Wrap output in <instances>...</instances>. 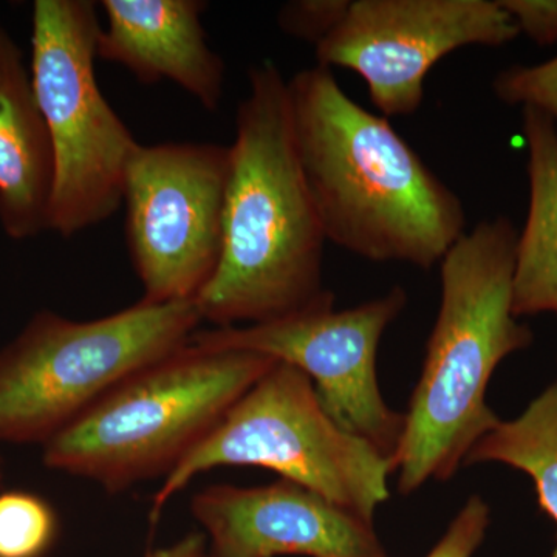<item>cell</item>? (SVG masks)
Wrapping results in <instances>:
<instances>
[{"label":"cell","instance_id":"cell-3","mask_svg":"<svg viewBox=\"0 0 557 557\" xmlns=\"http://www.w3.org/2000/svg\"><path fill=\"white\" fill-rule=\"evenodd\" d=\"M519 233L508 218L480 222L440 262L442 300L410 397L394 474L405 496L445 482L500 418L486 391L498 364L533 344L512 311Z\"/></svg>","mask_w":557,"mask_h":557},{"label":"cell","instance_id":"cell-18","mask_svg":"<svg viewBox=\"0 0 557 557\" xmlns=\"http://www.w3.org/2000/svg\"><path fill=\"white\" fill-rule=\"evenodd\" d=\"M351 0H292L278 10L277 24L282 33L314 49L339 27L350 9Z\"/></svg>","mask_w":557,"mask_h":557},{"label":"cell","instance_id":"cell-20","mask_svg":"<svg viewBox=\"0 0 557 557\" xmlns=\"http://www.w3.org/2000/svg\"><path fill=\"white\" fill-rule=\"evenodd\" d=\"M520 33L537 46L557 42V0H498Z\"/></svg>","mask_w":557,"mask_h":557},{"label":"cell","instance_id":"cell-21","mask_svg":"<svg viewBox=\"0 0 557 557\" xmlns=\"http://www.w3.org/2000/svg\"><path fill=\"white\" fill-rule=\"evenodd\" d=\"M146 557H211V555H209L207 536L194 533L175 542L170 547L149 553Z\"/></svg>","mask_w":557,"mask_h":557},{"label":"cell","instance_id":"cell-17","mask_svg":"<svg viewBox=\"0 0 557 557\" xmlns=\"http://www.w3.org/2000/svg\"><path fill=\"white\" fill-rule=\"evenodd\" d=\"M493 89L505 104L541 110L557 126V57L544 64L502 70Z\"/></svg>","mask_w":557,"mask_h":557},{"label":"cell","instance_id":"cell-1","mask_svg":"<svg viewBox=\"0 0 557 557\" xmlns=\"http://www.w3.org/2000/svg\"><path fill=\"white\" fill-rule=\"evenodd\" d=\"M248 86L230 146L222 258L194 300L215 327L335 309L324 284L327 237L300 166L288 81L263 61L248 70Z\"/></svg>","mask_w":557,"mask_h":557},{"label":"cell","instance_id":"cell-7","mask_svg":"<svg viewBox=\"0 0 557 557\" xmlns=\"http://www.w3.org/2000/svg\"><path fill=\"white\" fill-rule=\"evenodd\" d=\"M102 25L91 0H36L30 75L49 131L54 183L49 231L72 237L112 218L138 146L98 86Z\"/></svg>","mask_w":557,"mask_h":557},{"label":"cell","instance_id":"cell-11","mask_svg":"<svg viewBox=\"0 0 557 557\" xmlns=\"http://www.w3.org/2000/svg\"><path fill=\"white\" fill-rule=\"evenodd\" d=\"M190 509L211 557H394L372 522L288 480L208 486Z\"/></svg>","mask_w":557,"mask_h":557},{"label":"cell","instance_id":"cell-15","mask_svg":"<svg viewBox=\"0 0 557 557\" xmlns=\"http://www.w3.org/2000/svg\"><path fill=\"white\" fill-rule=\"evenodd\" d=\"M493 461L530 475L536 485L539 505L557 528V381L518 418L498 421L469 450L463 467ZM552 557H557V536Z\"/></svg>","mask_w":557,"mask_h":557},{"label":"cell","instance_id":"cell-8","mask_svg":"<svg viewBox=\"0 0 557 557\" xmlns=\"http://www.w3.org/2000/svg\"><path fill=\"white\" fill-rule=\"evenodd\" d=\"M230 146L138 143L124 177L126 239L143 300L194 302L223 248Z\"/></svg>","mask_w":557,"mask_h":557},{"label":"cell","instance_id":"cell-2","mask_svg":"<svg viewBox=\"0 0 557 557\" xmlns=\"http://www.w3.org/2000/svg\"><path fill=\"white\" fill-rule=\"evenodd\" d=\"M296 149L327 242L372 262L429 270L467 233L463 201L387 116L324 65L288 79Z\"/></svg>","mask_w":557,"mask_h":557},{"label":"cell","instance_id":"cell-13","mask_svg":"<svg viewBox=\"0 0 557 557\" xmlns=\"http://www.w3.org/2000/svg\"><path fill=\"white\" fill-rule=\"evenodd\" d=\"M53 149L16 40L0 28V225L13 240L49 231Z\"/></svg>","mask_w":557,"mask_h":557},{"label":"cell","instance_id":"cell-9","mask_svg":"<svg viewBox=\"0 0 557 557\" xmlns=\"http://www.w3.org/2000/svg\"><path fill=\"white\" fill-rule=\"evenodd\" d=\"M408 295L394 287L381 298L346 310L197 330L193 343L215 350L255 351L295 366L313 381L322 408L344 431L394 460L405 413L388 408L376 375L384 332L405 310ZM394 465V463H392Z\"/></svg>","mask_w":557,"mask_h":557},{"label":"cell","instance_id":"cell-19","mask_svg":"<svg viewBox=\"0 0 557 557\" xmlns=\"http://www.w3.org/2000/svg\"><path fill=\"white\" fill-rule=\"evenodd\" d=\"M490 507L480 496L468 498L463 508L426 557H472L485 541Z\"/></svg>","mask_w":557,"mask_h":557},{"label":"cell","instance_id":"cell-4","mask_svg":"<svg viewBox=\"0 0 557 557\" xmlns=\"http://www.w3.org/2000/svg\"><path fill=\"white\" fill-rule=\"evenodd\" d=\"M276 362L189 341L139 369L50 438L44 463L110 494L166 478Z\"/></svg>","mask_w":557,"mask_h":557},{"label":"cell","instance_id":"cell-6","mask_svg":"<svg viewBox=\"0 0 557 557\" xmlns=\"http://www.w3.org/2000/svg\"><path fill=\"white\" fill-rule=\"evenodd\" d=\"M226 467L270 469L372 523L394 474L391 458L344 431L322 408L313 381L281 361L164 478L150 519L157 522L197 475Z\"/></svg>","mask_w":557,"mask_h":557},{"label":"cell","instance_id":"cell-5","mask_svg":"<svg viewBox=\"0 0 557 557\" xmlns=\"http://www.w3.org/2000/svg\"><path fill=\"white\" fill-rule=\"evenodd\" d=\"M194 302L134 306L73 321L32 318L0 350V443H44L139 369L186 346L200 330Z\"/></svg>","mask_w":557,"mask_h":557},{"label":"cell","instance_id":"cell-12","mask_svg":"<svg viewBox=\"0 0 557 557\" xmlns=\"http://www.w3.org/2000/svg\"><path fill=\"white\" fill-rule=\"evenodd\" d=\"M102 61L123 65L145 84L170 83L214 112L225 95L226 67L207 42L201 0H102Z\"/></svg>","mask_w":557,"mask_h":557},{"label":"cell","instance_id":"cell-10","mask_svg":"<svg viewBox=\"0 0 557 557\" xmlns=\"http://www.w3.org/2000/svg\"><path fill=\"white\" fill-rule=\"evenodd\" d=\"M520 35L498 0H351L346 17L317 47L319 65L364 79L384 116L421 108L424 81L463 47H502Z\"/></svg>","mask_w":557,"mask_h":557},{"label":"cell","instance_id":"cell-16","mask_svg":"<svg viewBox=\"0 0 557 557\" xmlns=\"http://www.w3.org/2000/svg\"><path fill=\"white\" fill-rule=\"evenodd\" d=\"M57 533V515L44 498L24 491L0 494V557L46 555Z\"/></svg>","mask_w":557,"mask_h":557},{"label":"cell","instance_id":"cell-14","mask_svg":"<svg viewBox=\"0 0 557 557\" xmlns=\"http://www.w3.org/2000/svg\"><path fill=\"white\" fill-rule=\"evenodd\" d=\"M522 116L530 208L516 249V318L557 314V126L534 108H523Z\"/></svg>","mask_w":557,"mask_h":557}]
</instances>
